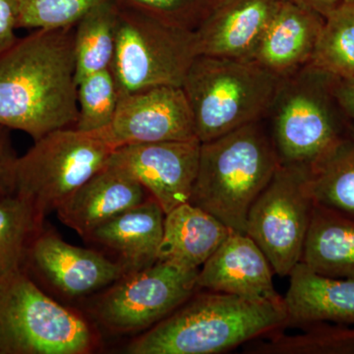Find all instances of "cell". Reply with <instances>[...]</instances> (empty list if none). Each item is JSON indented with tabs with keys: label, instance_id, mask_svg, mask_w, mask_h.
<instances>
[{
	"label": "cell",
	"instance_id": "1",
	"mask_svg": "<svg viewBox=\"0 0 354 354\" xmlns=\"http://www.w3.org/2000/svg\"><path fill=\"white\" fill-rule=\"evenodd\" d=\"M75 25L35 30L0 53V125L34 141L78 118Z\"/></svg>",
	"mask_w": 354,
	"mask_h": 354
},
{
	"label": "cell",
	"instance_id": "2",
	"mask_svg": "<svg viewBox=\"0 0 354 354\" xmlns=\"http://www.w3.org/2000/svg\"><path fill=\"white\" fill-rule=\"evenodd\" d=\"M285 302L255 301L198 290L128 346L131 354H220L285 330Z\"/></svg>",
	"mask_w": 354,
	"mask_h": 354
},
{
	"label": "cell",
	"instance_id": "3",
	"mask_svg": "<svg viewBox=\"0 0 354 354\" xmlns=\"http://www.w3.org/2000/svg\"><path fill=\"white\" fill-rule=\"evenodd\" d=\"M264 118L201 143L190 203L234 232H246L253 203L279 169Z\"/></svg>",
	"mask_w": 354,
	"mask_h": 354
},
{
	"label": "cell",
	"instance_id": "4",
	"mask_svg": "<svg viewBox=\"0 0 354 354\" xmlns=\"http://www.w3.org/2000/svg\"><path fill=\"white\" fill-rule=\"evenodd\" d=\"M264 120L281 165L308 171L354 133L335 100L333 75L311 64L279 79Z\"/></svg>",
	"mask_w": 354,
	"mask_h": 354
},
{
	"label": "cell",
	"instance_id": "5",
	"mask_svg": "<svg viewBox=\"0 0 354 354\" xmlns=\"http://www.w3.org/2000/svg\"><path fill=\"white\" fill-rule=\"evenodd\" d=\"M279 78L249 59L199 55L183 83L201 143L264 118Z\"/></svg>",
	"mask_w": 354,
	"mask_h": 354
},
{
	"label": "cell",
	"instance_id": "6",
	"mask_svg": "<svg viewBox=\"0 0 354 354\" xmlns=\"http://www.w3.org/2000/svg\"><path fill=\"white\" fill-rule=\"evenodd\" d=\"M116 148L104 129L67 127L48 133L16 160L12 193L29 203L44 221L108 165Z\"/></svg>",
	"mask_w": 354,
	"mask_h": 354
},
{
	"label": "cell",
	"instance_id": "7",
	"mask_svg": "<svg viewBox=\"0 0 354 354\" xmlns=\"http://www.w3.org/2000/svg\"><path fill=\"white\" fill-rule=\"evenodd\" d=\"M95 344L90 323L25 270L0 278V354H88Z\"/></svg>",
	"mask_w": 354,
	"mask_h": 354
},
{
	"label": "cell",
	"instance_id": "8",
	"mask_svg": "<svg viewBox=\"0 0 354 354\" xmlns=\"http://www.w3.org/2000/svg\"><path fill=\"white\" fill-rule=\"evenodd\" d=\"M197 55L194 32L118 4L111 70L120 95L157 86L181 87Z\"/></svg>",
	"mask_w": 354,
	"mask_h": 354
},
{
	"label": "cell",
	"instance_id": "9",
	"mask_svg": "<svg viewBox=\"0 0 354 354\" xmlns=\"http://www.w3.org/2000/svg\"><path fill=\"white\" fill-rule=\"evenodd\" d=\"M314 206L308 169L281 165L249 209L245 234L279 277L301 262Z\"/></svg>",
	"mask_w": 354,
	"mask_h": 354
},
{
	"label": "cell",
	"instance_id": "10",
	"mask_svg": "<svg viewBox=\"0 0 354 354\" xmlns=\"http://www.w3.org/2000/svg\"><path fill=\"white\" fill-rule=\"evenodd\" d=\"M199 270L157 261L124 274L95 302V322L114 334L151 329L196 292Z\"/></svg>",
	"mask_w": 354,
	"mask_h": 354
},
{
	"label": "cell",
	"instance_id": "11",
	"mask_svg": "<svg viewBox=\"0 0 354 354\" xmlns=\"http://www.w3.org/2000/svg\"><path fill=\"white\" fill-rule=\"evenodd\" d=\"M104 131L118 148L198 139L180 86H157L120 95L113 120Z\"/></svg>",
	"mask_w": 354,
	"mask_h": 354
},
{
	"label": "cell",
	"instance_id": "12",
	"mask_svg": "<svg viewBox=\"0 0 354 354\" xmlns=\"http://www.w3.org/2000/svg\"><path fill=\"white\" fill-rule=\"evenodd\" d=\"M201 142H158L115 149L109 164L129 172L165 214L190 201L196 180Z\"/></svg>",
	"mask_w": 354,
	"mask_h": 354
},
{
	"label": "cell",
	"instance_id": "13",
	"mask_svg": "<svg viewBox=\"0 0 354 354\" xmlns=\"http://www.w3.org/2000/svg\"><path fill=\"white\" fill-rule=\"evenodd\" d=\"M25 271L32 272L68 297L109 288L125 274L118 261L99 251L67 243L44 225L32 239Z\"/></svg>",
	"mask_w": 354,
	"mask_h": 354
},
{
	"label": "cell",
	"instance_id": "14",
	"mask_svg": "<svg viewBox=\"0 0 354 354\" xmlns=\"http://www.w3.org/2000/svg\"><path fill=\"white\" fill-rule=\"evenodd\" d=\"M269 260L249 235L232 230L200 268L198 290L228 293L255 301L283 304Z\"/></svg>",
	"mask_w": 354,
	"mask_h": 354
},
{
	"label": "cell",
	"instance_id": "15",
	"mask_svg": "<svg viewBox=\"0 0 354 354\" xmlns=\"http://www.w3.org/2000/svg\"><path fill=\"white\" fill-rule=\"evenodd\" d=\"M281 0H218L195 31L198 55L249 59Z\"/></svg>",
	"mask_w": 354,
	"mask_h": 354
},
{
	"label": "cell",
	"instance_id": "16",
	"mask_svg": "<svg viewBox=\"0 0 354 354\" xmlns=\"http://www.w3.org/2000/svg\"><path fill=\"white\" fill-rule=\"evenodd\" d=\"M325 17L301 2L281 0L250 60L281 79L311 64Z\"/></svg>",
	"mask_w": 354,
	"mask_h": 354
},
{
	"label": "cell",
	"instance_id": "17",
	"mask_svg": "<svg viewBox=\"0 0 354 354\" xmlns=\"http://www.w3.org/2000/svg\"><path fill=\"white\" fill-rule=\"evenodd\" d=\"M151 195L129 172L109 164L74 191L57 209L64 225L83 239Z\"/></svg>",
	"mask_w": 354,
	"mask_h": 354
},
{
	"label": "cell",
	"instance_id": "18",
	"mask_svg": "<svg viewBox=\"0 0 354 354\" xmlns=\"http://www.w3.org/2000/svg\"><path fill=\"white\" fill-rule=\"evenodd\" d=\"M283 297L288 328L330 323L354 326V279L330 278L299 263Z\"/></svg>",
	"mask_w": 354,
	"mask_h": 354
},
{
	"label": "cell",
	"instance_id": "19",
	"mask_svg": "<svg viewBox=\"0 0 354 354\" xmlns=\"http://www.w3.org/2000/svg\"><path fill=\"white\" fill-rule=\"evenodd\" d=\"M165 213L152 196L95 228L86 241L104 247L125 274L155 264L164 232Z\"/></svg>",
	"mask_w": 354,
	"mask_h": 354
},
{
	"label": "cell",
	"instance_id": "20",
	"mask_svg": "<svg viewBox=\"0 0 354 354\" xmlns=\"http://www.w3.org/2000/svg\"><path fill=\"white\" fill-rule=\"evenodd\" d=\"M230 232L208 212L184 203L165 214L157 261L200 269Z\"/></svg>",
	"mask_w": 354,
	"mask_h": 354
},
{
	"label": "cell",
	"instance_id": "21",
	"mask_svg": "<svg viewBox=\"0 0 354 354\" xmlns=\"http://www.w3.org/2000/svg\"><path fill=\"white\" fill-rule=\"evenodd\" d=\"M300 263L322 276L354 279V218L315 203Z\"/></svg>",
	"mask_w": 354,
	"mask_h": 354
},
{
	"label": "cell",
	"instance_id": "22",
	"mask_svg": "<svg viewBox=\"0 0 354 354\" xmlns=\"http://www.w3.org/2000/svg\"><path fill=\"white\" fill-rule=\"evenodd\" d=\"M118 23L116 0L102 2L76 23L74 32L76 84L88 75L111 69L115 51Z\"/></svg>",
	"mask_w": 354,
	"mask_h": 354
},
{
	"label": "cell",
	"instance_id": "23",
	"mask_svg": "<svg viewBox=\"0 0 354 354\" xmlns=\"http://www.w3.org/2000/svg\"><path fill=\"white\" fill-rule=\"evenodd\" d=\"M309 188L317 204L354 218V133L310 169Z\"/></svg>",
	"mask_w": 354,
	"mask_h": 354
},
{
	"label": "cell",
	"instance_id": "24",
	"mask_svg": "<svg viewBox=\"0 0 354 354\" xmlns=\"http://www.w3.org/2000/svg\"><path fill=\"white\" fill-rule=\"evenodd\" d=\"M44 225L23 198L14 193L0 195V278L24 271L32 239Z\"/></svg>",
	"mask_w": 354,
	"mask_h": 354
},
{
	"label": "cell",
	"instance_id": "25",
	"mask_svg": "<svg viewBox=\"0 0 354 354\" xmlns=\"http://www.w3.org/2000/svg\"><path fill=\"white\" fill-rule=\"evenodd\" d=\"M283 330L263 337L254 344L256 354H354V327L342 324L319 323Z\"/></svg>",
	"mask_w": 354,
	"mask_h": 354
},
{
	"label": "cell",
	"instance_id": "26",
	"mask_svg": "<svg viewBox=\"0 0 354 354\" xmlns=\"http://www.w3.org/2000/svg\"><path fill=\"white\" fill-rule=\"evenodd\" d=\"M311 64L330 75H354L353 2H341L325 16Z\"/></svg>",
	"mask_w": 354,
	"mask_h": 354
},
{
	"label": "cell",
	"instance_id": "27",
	"mask_svg": "<svg viewBox=\"0 0 354 354\" xmlns=\"http://www.w3.org/2000/svg\"><path fill=\"white\" fill-rule=\"evenodd\" d=\"M120 91L111 69L97 72L77 84L76 129L100 131L111 125L120 102Z\"/></svg>",
	"mask_w": 354,
	"mask_h": 354
},
{
	"label": "cell",
	"instance_id": "28",
	"mask_svg": "<svg viewBox=\"0 0 354 354\" xmlns=\"http://www.w3.org/2000/svg\"><path fill=\"white\" fill-rule=\"evenodd\" d=\"M106 0H18V28L55 30L74 26Z\"/></svg>",
	"mask_w": 354,
	"mask_h": 354
},
{
	"label": "cell",
	"instance_id": "29",
	"mask_svg": "<svg viewBox=\"0 0 354 354\" xmlns=\"http://www.w3.org/2000/svg\"><path fill=\"white\" fill-rule=\"evenodd\" d=\"M218 0H116L121 6L148 14L181 29L195 32Z\"/></svg>",
	"mask_w": 354,
	"mask_h": 354
},
{
	"label": "cell",
	"instance_id": "30",
	"mask_svg": "<svg viewBox=\"0 0 354 354\" xmlns=\"http://www.w3.org/2000/svg\"><path fill=\"white\" fill-rule=\"evenodd\" d=\"M9 131L0 125V195L12 193L13 169L18 158Z\"/></svg>",
	"mask_w": 354,
	"mask_h": 354
},
{
	"label": "cell",
	"instance_id": "31",
	"mask_svg": "<svg viewBox=\"0 0 354 354\" xmlns=\"http://www.w3.org/2000/svg\"><path fill=\"white\" fill-rule=\"evenodd\" d=\"M18 0H0V53L17 41Z\"/></svg>",
	"mask_w": 354,
	"mask_h": 354
},
{
	"label": "cell",
	"instance_id": "32",
	"mask_svg": "<svg viewBox=\"0 0 354 354\" xmlns=\"http://www.w3.org/2000/svg\"><path fill=\"white\" fill-rule=\"evenodd\" d=\"M333 92L342 113L354 129V75H333Z\"/></svg>",
	"mask_w": 354,
	"mask_h": 354
},
{
	"label": "cell",
	"instance_id": "33",
	"mask_svg": "<svg viewBox=\"0 0 354 354\" xmlns=\"http://www.w3.org/2000/svg\"><path fill=\"white\" fill-rule=\"evenodd\" d=\"M297 1L311 7L317 12L322 14L324 17L342 2L341 0H297Z\"/></svg>",
	"mask_w": 354,
	"mask_h": 354
},
{
	"label": "cell",
	"instance_id": "34",
	"mask_svg": "<svg viewBox=\"0 0 354 354\" xmlns=\"http://www.w3.org/2000/svg\"><path fill=\"white\" fill-rule=\"evenodd\" d=\"M342 2H353L354 3V0H341Z\"/></svg>",
	"mask_w": 354,
	"mask_h": 354
},
{
	"label": "cell",
	"instance_id": "35",
	"mask_svg": "<svg viewBox=\"0 0 354 354\" xmlns=\"http://www.w3.org/2000/svg\"><path fill=\"white\" fill-rule=\"evenodd\" d=\"M295 1H297V0H295ZM298 2H299V1H298Z\"/></svg>",
	"mask_w": 354,
	"mask_h": 354
}]
</instances>
